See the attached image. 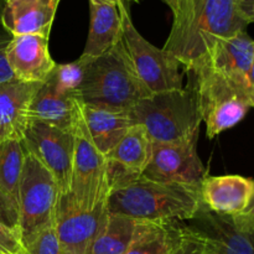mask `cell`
Instances as JSON below:
<instances>
[{
	"instance_id": "30",
	"label": "cell",
	"mask_w": 254,
	"mask_h": 254,
	"mask_svg": "<svg viewBox=\"0 0 254 254\" xmlns=\"http://www.w3.org/2000/svg\"><path fill=\"white\" fill-rule=\"evenodd\" d=\"M11 35L1 26L0 24V86L4 83H7L10 81H14V74L10 69L9 64L6 61V47L11 40Z\"/></svg>"
},
{
	"instance_id": "7",
	"label": "cell",
	"mask_w": 254,
	"mask_h": 254,
	"mask_svg": "<svg viewBox=\"0 0 254 254\" xmlns=\"http://www.w3.org/2000/svg\"><path fill=\"white\" fill-rule=\"evenodd\" d=\"M60 193L54 175L26 151L19 186L21 240L54 220Z\"/></svg>"
},
{
	"instance_id": "22",
	"label": "cell",
	"mask_w": 254,
	"mask_h": 254,
	"mask_svg": "<svg viewBox=\"0 0 254 254\" xmlns=\"http://www.w3.org/2000/svg\"><path fill=\"white\" fill-rule=\"evenodd\" d=\"M141 221L108 213L106 222L87 254H124L131 245Z\"/></svg>"
},
{
	"instance_id": "21",
	"label": "cell",
	"mask_w": 254,
	"mask_h": 254,
	"mask_svg": "<svg viewBox=\"0 0 254 254\" xmlns=\"http://www.w3.org/2000/svg\"><path fill=\"white\" fill-rule=\"evenodd\" d=\"M250 108L253 107L247 94H231L205 104L200 112L202 122L206 124L208 138H216L222 131L237 126L245 118Z\"/></svg>"
},
{
	"instance_id": "27",
	"label": "cell",
	"mask_w": 254,
	"mask_h": 254,
	"mask_svg": "<svg viewBox=\"0 0 254 254\" xmlns=\"http://www.w3.org/2000/svg\"><path fill=\"white\" fill-rule=\"evenodd\" d=\"M169 254H211V252L205 240L197 232L191 230L185 222L178 221Z\"/></svg>"
},
{
	"instance_id": "15",
	"label": "cell",
	"mask_w": 254,
	"mask_h": 254,
	"mask_svg": "<svg viewBox=\"0 0 254 254\" xmlns=\"http://www.w3.org/2000/svg\"><path fill=\"white\" fill-rule=\"evenodd\" d=\"M253 193L254 180L241 175H208L200 186L203 208L231 217L248 207Z\"/></svg>"
},
{
	"instance_id": "25",
	"label": "cell",
	"mask_w": 254,
	"mask_h": 254,
	"mask_svg": "<svg viewBox=\"0 0 254 254\" xmlns=\"http://www.w3.org/2000/svg\"><path fill=\"white\" fill-rule=\"evenodd\" d=\"M93 59L81 55L79 59L69 64H56L50 74L49 81L60 93L78 94V89L83 82L87 68Z\"/></svg>"
},
{
	"instance_id": "1",
	"label": "cell",
	"mask_w": 254,
	"mask_h": 254,
	"mask_svg": "<svg viewBox=\"0 0 254 254\" xmlns=\"http://www.w3.org/2000/svg\"><path fill=\"white\" fill-rule=\"evenodd\" d=\"M238 0H185L174 12L164 50L188 72L222 39L246 31Z\"/></svg>"
},
{
	"instance_id": "36",
	"label": "cell",
	"mask_w": 254,
	"mask_h": 254,
	"mask_svg": "<svg viewBox=\"0 0 254 254\" xmlns=\"http://www.w3.org/2000/svg\"><path fill=\"white\" fill-rule=\"evenodd\" d=\"M2 7H4V2L0 0V20H1V12H2Z\"/></svg>"
},
{
	"instance_id": "16",
	"label": "cell",
	"mask_w": 254,
	"mask_h": 254,
	"mask_svg": "<svg viewBox=\"0 0 254 254\" xmlns=\"http://www.w3.org/2000/svg\"><path fill=\"white\" fill-rule=\"evenodd\" d=\"M61 0H7L1 12V26L11 36L42 35L50 37Z\"/></svg>"
},
{
	"instance_id": "39",
	"label": "cell",
	"mask_w": 254,
	"mask_h": 254,
	"mask_svg": "<svg viewBox=\"0 0 254 254\" xmlns=\"http://www.w3.org/2000/svg\"><path fill=\"white\" fill-rule=\"evenodd\" d=\"M0 254H2V253H1V252H0Z\"/></svg>"
},
{
	"instance_id": "29",
	"label": "cell",
	"mask_w": 254,
	"mask_h": 254,
	"mask_svg": "<svg viewBox=\"0 0 254 254\" xmlns=\"http://www.w3.org/2000/svg\"><path fill=\"white\" fill-rule=\"evenodd\" d=\"M0 222L20 232L19 207L0 190Z\"/></svg>"
},
{
	"instance_id": "5",
	"label": "cell",
	"mask_w": 254,
	"mask_h": 254,
	"mask_svg": "<svg viewBox=\"0 0 254 254\" xmlns=\"http://www.w3.org/2000/svg\"><path fill=\"white\" fill-rule=\"evenodd\" d=\"M123 44L139 79L150 93L183 88L180 62L164 49L154 46L131 21L128 5L121 4Z\"/></svg>"
},
{
	"instance_id": "9",
	"label": "cell",
	"mask_w": 254,
	"mask_h": 254,
	"mask_svg": "<svg viewBox=\"0 0 254 254\" xmlns=\"http://www.w3.org/2000/svg\"><path fill=\"white\" fill-rule=\"evenodd\" d=\"M57 181L61 192H69L74 154L73 133L32 121L21 141Z\"/></svg>"
},
{
	"instance_id": "35",
	"label": "cell",
	"mask_w": 254,
	"mask_h": 254,
	"mask_svg": "<svg viewBox=\"0 0 254 254\" xmlns=\"http://www.w3.org/2000/svg\"><path fill=\"white\" fill-rule=\"evenodd\" d=\"M109 1L117 2V4H126V5H129V4H130V2H140L141 0H109Z\"/></svg>"
},
{
	"instance_id": "19",
	"label": "cell",
	"mask_w": 254,
	"mask_h": 254,
	"mask_svg": "<svg viewBox=\"0 0 254 254\" xmlns=\"http://www.w3.org/2000/svg\"><path fill=\"white\" fill-rule=\"evenodd\" d=\"M81 116L89 138L102 154L107 155L127 131L135 126L130 112L79 103Z\"/></svg>"
},
{
	"instance_id": "31",
	"label": "cell",
	"mask_w": 254,
	"mask_h": 254,
	"mask_svg": "<svg viewBox=\"0 0 254 254\" xmlns=\"http://www.w3.org/2000/svg\"><path fill=\"white\" fill-rule=\"evenodd\" d=\"M232 220L241 231L254 233V193L248 207L240 215L233 216Z\"/></svg>"
},
{
	"instance_id": "8",
	"label": "cell",
	"mask_w": 254,
	"mask_h": 254,
	"mask_svg": "<svg viewBox=\"0 0 254 254\" xmlns=\"http://www.w3.org/2000/svg\"><path fill=\"white\" fill-rule=\"evenodd\" d=\"M197 140L153 143V154L141 176L153 181L198 189L208 170L196 149Z\"/></svg>"
},
{
	"instance_id": "33",
	"label": "cell",
	"mask_w": 254,
	"mask_h": 254,
	"mask_svg": "<svg viewBox=\"0 0 254 254\" xmlns=\"http://www.w3.org/2000/svg\"><path fill=\"white\" fill-rule=\"evenodd\" d=\"M248 87H250V98L252 102V107L254 108V59L252 67H251L250 76H248Z\"/></svg>"
},
{
	"instance_id": "32",
	"label": "cell",
	"mask_w": 254,
	"mask_h": 254,
	"mask_svg": "<svg viewBox=\"0 0 254 254\" xmlns=\"http://www.w3.org/2000/svg\"><path fill=\"white\" fill-rule=\"evenodd\" d=\"M238 7L248 24L254 22V0H238Z\"/></svg>"
},
{
	"instance_id": "18",
	"label": "cell",
	"mask_w": 254,
	"mask_h": 254,
	"mask_svg": "<svg viewBox=\"0 0 254 254\" xmlns=\"http://www.w3.org/2000/svg\"><path fill=\"white\" fill-rule=\"evenodd\" d=\"M79 103L78 94L60 93L47 79L35 94L30 107V118L31 122H41L73 133L81 116Z\"/></svg>"
},
{
	"instance_id": "11",
	"label": "cell",
	"mask_w": 254,
	"mask_h": 254,
	"mask_svg": "<svg viewBox=\"0 0 254 254\" xmlns=\"http://www.w3.org/2000/svg\"><path fill=\"white\" fill-rule=\"evenodd\" d=\"M253 59L254 40L247 31H242L216 42L212 49L193 67H206L231 83L247 89L250 93L248 76Z\"/></svg>"
},
{
	"instance_id": "6",
	"label": "cell",
	"mask_w": 254,
	"mask_h": 254,
	"mask_svg": "<svg viewBox=\"0 0 254 254\" xmlns=\"http://www.w3.org/2000/svg\"><path fill=\"white\" fill-rule=\"evenodd\" d=\"M74 154L69 193L82 208L92 210L107 202L109 196L108 159L89 138L82 116L73 131Z\"/></svg>"
},
{
	"instance_id": "13",
	"label": "cell",
	"mask_w": 254,
	"mask_h": 254,
	"mask_svg": "<svg viewBox=\"0 0 254 254\" xmlns=\"http://www.w3.org/2000/svg\"><path fill=\"white\" fill-rule=\"evenodd\" d=\"M185 223L205 240L211 254H254V233L241 231L231 216L201 208Z\"/></svg>"
},
{
	"instance_id": "14",
	"label": "cell",
	"mask_w": 254,
	"mask_h": 254,
	"mask_svg": "<svg viewBox=\"0 0 254 254\" xmlns=\"http://www.w3.org/2000/svg\"><path fill=\"white\" fill-rule=\"evenodd\" d=\"M41 84L14 79L0 86V144L24 140L31 123L30 107Z\"/></svg>"
},
{
	"instance_id": "10",
	"label": "cell",
	"mask_w": 254,
	"mask_h": 254,
	"mask_svg": "<svg viewBox=\"0 0 254 254\" xmlns=\"http://www.w3.org/2000/svg\"><path fill=\"white\" fill-rule=\"evenodd\" d=\"M107 217V202L86 210L74 202L69 192L60 193L54 220L64 254H87Z\"/></svg>"
},
{
	"instance_id": "2",
	"label": "cell",
	"mask_w": 254,
	"mask_h": 254,
	"mask_svg": "<svg viewBox=\"0 0 254 254\" xmlns=\"http://www.w3.org/2000/svg\"><path fill=\"white\" fill-rule=\"evenodd\" d=\"M201 208L198 189L159 183L144 176L112 189L107 201L108 213L141 222H186Z\"/></svg>"
},
{
	"instance_id": "20",
	"label": "cell",
	"mask_w": 254,
	"mask_h": 254,
	"mask_svg": "<svg viewBox=\"0 0 254 254\" xmlns=\"http://www.w3.org/2000/svg\"><path fill=\"white\" fill-rule=\"evenodd\" d=\"M151 154L153 140L143 126L135 124L106 156L114 166L138 178L148 166Z\"/></svg>"
},
{
	"instance_id": "38",
	"label": "cell",
	"mask_w": 254,
	"mask_h": 254,
	"mask_svg": "<svg viewBox=\"0 0 254 254\" xmlns=\"http://www.w3.org/2000/svg\"><path fill=\"white\" fill-rule=\"evenodd\" d=\"M1 1H2V2H5V1H7V0H1Z\"/></svg>"
},
{
	"instance_id": "3",
	"label": "cell",
	"mask_w": 254,
	"mask_h": 254,
	"mask_svg": "<svg viewBox=\"0 0 254 254\" xmlns=\"http://www.w3.org/2000/svg\"><path fill=\"white\" fill-rule=\"evenodd\" d=\"M149 94L131 64L123 40L107 54L92 60L78 89L82 103L126 112H130Z\"/></svg>"
},
{
	"instance_id": "23",
	"label": "cell",
	"mask_w": 254,
	"mask_h": 254,
	"mask_svg": "<svg viewBox=\"0 0 254 254\" xmlns=\"http://www.w3.org/2000/svg\"><path fill=\"white\" fill-rule=\"evenodd\" d=\"M26 150L21 141L0 144V190L19 207V186Z\"/></svg>"
},
{
	"instance_id": "26",
	"label": "cell",
	"mask_w": 254,
	"mask_h": 254,
	"mask_svg": "<svg viewBox=\"0 0 254 254\" xmlns=\"http://www.w3.org/2000/svg\"><path fill=\"white\" fill-rule=\"evenodd\" d=\"M22 243L29 254H64L55 220L25 237Z\"/></svg>"
},
{
	"instance_id": "24",
	"label": "cell",
	"mask_w": 254,
	"mask_h": 254,
	"mask_svg": "<svg viewBox=\"0 0 254 254\" xmlns=\"http://www.w3.org/2000/svg\"><path fill=\"white\" fill-rule=\"evenodd\" d=\"M176 222H140L124 254H169Z\"/></svg>"
},
{
	"instance_id": "12",
	"label": "cell",
	"mask_w": 254,
	"mask_h": 254,
	"mask_svg": "<svg viewBox=\"0 0 254 254\" xmlns=\"http://www.w3.org/2000/svg\"><path fill=\"white\" fill-rule=\"evenodd\" d=\"M5 55L14 78L21 82L45 83L57 64L50 54L49 37L42 35L12 36Z\"/></svg>"
},
{
	"instance_id": "28",
	"label": "cell",
	"mask_w": 254,
	"mask_h": 254,
	"mask_svg": "<svg viewBox=\"0 0 254 254\" xmlns=\"http://www.w3.org/2000/svg\"><path fill=\"white\" fill-rule=\"evenodd\" d=\"M0 252L2 254H29L24 243L21 235L17 231L0 222Z\"/></svg>"
},
{
	"instance_id": "17",
	"label": "cell",
	"mask_w": 254,
	"mask_h": 254,
	"mask_svg": "<svg viewBox=\"0 0 254 254\" xmlns=\"http://www.w3.org/2000/svg\"><path fill=\"white\" fill-rule=\"evenodd\" d=\"M89 30L83 56L97 59L107 54L123 39L121 4L109 0H88Z\"/></svg>"
},
{
	"instance_id": "34",
	"label": "cell",
	"mask_w": 254,
	"mask_h": 254,
	"mask_svg": "<svg viewBox=\"0 0 254 254\" xmlns=\"http://www.w3.org/2000/svg\"><path fill=\"white\" fill-rule=\"evenodd\" d=\"M161 1L165 2V4L170 7L171 11L173 12L176 11V7H178V0H161Z\"/></svg>"
},
{
	"instance_id": "4",
	"label": "cell",
	"mask_w": 254,
	"mask_h": 254,
	"mask_svg": "<svg viewBox=\"0 0 254 254\" xmlns=\"http://www.w3.org/2000/svg\"><path fill=\"white\" fill-rule=\"evenodd\" d=\"M130 113L135 124L145 128L153 143L197 140L202 123L197 98L190 86L149 94Z\"/></svg>"
},
{
	"instance_id": "37",
	"label": "cell",
	"mask_w": 254,
	"mask_h": 254,
	"mask_svg": "<svg viewBox=\"0 0 254 254\" xmlns=\"http://www.w3.org/2000/svg\"><path fill=\"white\" fill-rule=\"evenodd\" d=\"M184 1H185V0H178V7H179V6H180V5H181V4H183V2H184ZM178 7H176V10H178ZM173 14H174V12H173Z\"/></svg>"
}]
</instances>
